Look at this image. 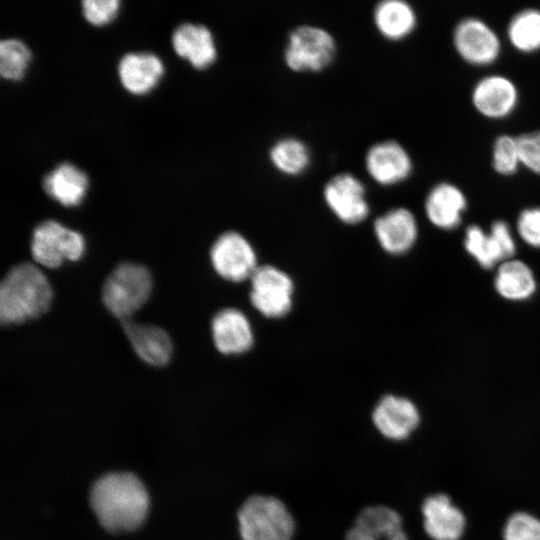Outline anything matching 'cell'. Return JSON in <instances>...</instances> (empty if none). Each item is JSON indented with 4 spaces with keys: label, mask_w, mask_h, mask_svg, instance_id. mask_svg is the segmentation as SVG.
<instances>
[{
    "label": "cell",
    "mask_w": 540,
    "mask_h": 540,
    "mask_svg": "<svg viewBox=\"0 0 540 540\" xmlns=\"http://www.w3.org/2000/svg\"><path fill=\"white\" fill-rule=\"evenodd\" d=\"M89 502L101 526L113 533L139 528L150 507L145 485L130 472L102 475L91 487Z\"/></svg>",
    "instance_id": "6da1fadb"
},
{
    "label": "cell",
    "mask_w": 540,
    "mask_h": 540,
    "mask_svg": "<svg viewBox=\"0 0 540 540\" xmlns=\"http://www.w3.org/2000/svg\"><path fill=\"white\" fill-rule=\"evenodd\" d=\"M53 293L42 271L31 263L13 267L0 286V319L15 325L37 318L50 307Z\"/></svg>",
    "instance_id": "7a4b0ae2"
},
{
    "label": "cell",
    "mask_w": 540,
    "mask_h": 540,
    "mask_svg": "<svg viewBox=\"0 0 540 540\" xmlns=\"http://www.w3.org/2000/svg\"><path fill=\"white\" fill-rule=\"evenodd\" d=\"M240 540H295L297 520L287 502L272 493L247 495L236 511Z\"/></svg>",
    "instance_id": "3957f363"
},
{
    "label": "cell",
    "mask_w": 540,
    "mask_h": 540,
    "mask_svg": "<svg viewBox=\"0 0 540 540\" xmlns=\"http://www.w3.org/2000/svg\"><path fill=\"white\" fill-rule=\"evenodd\" d=\"M152 290V278L146 267L135 263L118 265L106 279L102 299L108 311L126 319L141 308Z\"/></svg>",
    "instance_id": "277c9868"
},
{
    "label": "cell",
    "mask_w": 540,
    "mask_h": 540,
    "mask_svg": "<svg viewBox=\"0 0 540 540\" xmlns=\"http://www.w3.org/2000/svg\"><path fill=\"white\" fill-rule=\"evenodd\" d=\"M336 49V41L328 30L303 24L290 31L283 59L291 71L320 72L332 63Z\"/></svg>",
    "instance_id": "5b68a950"
},
{
    "label": "cell",
    "mask_w": 540,
    "mask_h": 540,
    "mask_svg": "<svg viewBox=\"0 0 540 540\" xmlns=\"http://www.w3.org/2000/svg\"><path fill=\"white\" fill-rule=\"evenodd\" d=\"M85 251L83 236L54 220L40 223L33 231L31 252L36 262L57 268L65 260L77 261Z\"/></svg>",
    "instance_id": "8992f818"
},
{
    "label": "cell",
    "mask_w": 540,
    "mask_h": 540,
    "mask_svg": "<svg viewBox=\"0 0 540 540\" xmlns=\"http://www.w3.org/2000/svg\"><path fill=\"white\" fill-rule=\"evenodd\" d=\"M250 280V302L267 318L287 315L293 304L294 283L291 277L272 265L258 266Z\"/></svg>",
    "instance_id": "52a82bcc"
},
{
    "label": "cell",
    "mask_w": 540,
    "mask_h": 540,
    "mask_svg": "<svg viewBox=\"0 0 540 540\" xmlns=\"http://www.w3.org/2000/svg\"><path fill=\"white\" fill-rule=\"evenodd\" d=\"M216 273L231 282L250 279L257 269V257L251 243L236 231L222 233L210 250Z\"/></svg>",
    "instance_id": "ba28073f"
},
{
    "label": "cell",
    "mask_w": 540,
    "mask_h": 540,
    "mask_svg": "<svg viewBox=\"0 0 540 540\" xmlns=\"http://www.w3.org/2000/svg\"><path fill=\"white\" fill-rule=\"evenodd\" d=\"M323 199L330 211L345 224H359L369 215L365 185L352 173L343 172L331 177L324 185Z\"/></svg>",
    "instance_id": "9c48e42d"
},
{
    "label": "cell",
    "mask_w": 540,
    "mask_h": 540,
    "mask_svg": "<svg viewBox=\"0 0 540 540\" xmlns=\"http://www.w3.org/2000/svg\"><path fill=\"white\" fill-rule=\"evenodd\" d=\"M420 420L416 404L407 397L394 394L382 396L371 412V422L378 434L394 442L408 439Z\"/></svg>",
    "instance_id": "30bf717a"
},
{
    "label": "cell",
    "mask_w": 540,
    "mask_h": 540,
    "mask_svg": "<svg viewBox=\"0 0 540 540\" xmlns=\"http://www.w3.org/2000/svg\"><path fill=\"white\" fill-rule=\"evenodd\" d=\"M452 40L457 54L470 65H490L501 53L497 33L479 18L461 20L453 31Z\"/></svg>",
    "instance_id": "8fae6325"
},
{
    "label": "cell",
    "mask_w": 540,
    "mask_h": 540,
    "mask_svg": "<svg viewBox=\"0 0 540 540\" xmlns=\"http://www.w3.org/2000/svg\"><path fill=\"white\" fill-rule=\"evenodd\" d=\"M343 540H409L400 513L387 504L360 508L345 531Z\"/></svg>",
    "instance_id": "7c38bea8"
},
{
    "label": "cell",
    "mask_w": 540,
    "mask_h": 540,
    "mask_svg": "<svg viewBox=\"0 0 540 540\" xmlns=\"http://www.w3.org/2000/svg\"><path fill=\"white\" fill-rule=\"evenodd\" d=\"M364 166L369 177L381 186H393L408 179L413 162L405 147L395 140L371 145L365 153Z\"/></svg>",
    "instance_id": "4fadbf2b"
},
{
    "label": "cell",
    "mask_w": 540,
    "mask_h": 540,
    "mask_svg": "<svg viewBox=\"0 0 540 540\" xmlns=\"http://www.w3.org/2000/svg\"><path fill=\"white\" fill-rule=\"evenodd\" d=\"M471 99L478 113L498 120L513 113L519 101V92L511 79L503 75H489L475 84Z\"/></svg>",
    "instance_id": "5bb4252c"
},
{
    "label": "cell",
    "mask_w": 540,
    "mask_h": 540,
    "mask_svg": "<svg viewBox=\"0 0 540 540\" xmlns=\"http://www.w3.org/2000/svg\"><path fill=\"white\" fill-rule=\"evenodd\" d=\"M373 227L381 248L392 255L408 252L418 237L417 220L405 207H397L380 215Z\"/></svg>",
    "instance_id": "9a60e30c"
},
{
    "label": "cell",
    "mask_w": 540,
    "mask_h": 540,
    "mask_svg": "<svg viewBox=\"0 0 540 540\" xmlns=\"http://www.w3.org/2000/svg\"><path fill=\"white\" fill-rule=\"evenodd\" d=\"M421 513L425 533L432 540H459L462 537L465 516L446 494L437 493L425 498Z\"/></svg>",
    "instance_id": "2e32d148"
},
{
    "label": "cell",
    "mask_w": 540,
    "mask_h": 540,
    "mask_svg": "<svg viewBox=\"0 0 540 540\" xmlns=\"http://www.w3.org/2000/svg\"><path fill=\"white\" fill-rule=\"evenodd\" d=\"M211 331L215 347L225 355L242 354L254 343L249 319L235 308L219 311L212 319Z\"/></svg>",
    "instance_id": "e0dca14e"
},
{
    "label": "cell",
    "mask_w": 540,
    "mask_h": 540,
    "mask_svg": "<svg viewBox=\"0 0 540 540\" xmlns=\"http://www.w3.org/2000/svg\"><path fill=\"white\" fill-rule=\"evenodd\" d=\"M467 208V198L456 185L441 182L427 194L424 209L429 222L442 230L456 228Z\"/></svg>",
    "instance_id": "ac0fdd59"
},
{
    "label": "cell",
    "mask_w": 540,
    "mask_h": 540,
    "mask_svg": "<svg viewBox=\"0 0 540 540\" xmlns=\"http://www.w3.org/2000/svg\"><path fill=\"white\" fill-rule=\"evenodd\" d=\"M174 51L197 69L212 65L217 58L214 36L202 24L183 23L172 34Z\"/></svg>",
    "instance_id": "d6986e66"
},
{
    "label": "cell",
    "mask_w": 540,
    "mask_h": 540,
    "mask_svg": "<svg viewBox=\"0 0 540 540\" xmlns=\"http://www.w3.org/2000/svg\"><path fill=\"white\" fill-rule=\"evenodd\" d=\"M164 72L161 59L150 52H129L118 64V74L123 87L133 94L150 91Z\"/></svg>",
    "instance_id": "ffe728a7"
},
{
    "label": "cell",
    "mask_w": 540,
    "mask_h": 540,
    "mask_svg": "<svg viewBox=\"0 0 540 540\" xmlns=\"http://www.w3.org/2000/svg\"><path fill=\"white\" fill-rule=\"evenodd\" d=\"M123 329L137 355L153 366L166 365L172 355L169 335L160 327L126 321Z\"/></svg>",
    "instance_id": "44dd1931"
},
{
    "label": "cell",
    "mask_w": 540,
    "mask_h": 540,
    "mask_svg": "<svg viewBox=\"0 0 540 540\" xmlns=\"http://www.w3.org/2000/svg\"><path fill=\"white\" fill-rule=\"evenodd\" d=\"M372 19L377 32L389 41L406 39L417 26L416 11L403 0L378 2L373 9Z\"/></svg>",
    "instance_id": "7402d4cb"
},
{
    "label": "cell",
    "mask_w": 540,
    "mask_h": 540,
    "mask_svg": "<svg viewBox=\"0 0 540 540\" xmlns=\"http://www.w3.org/2000/svg\"><path fill=\"white\" fill-rule=\"evenodd\" d=\"M45 192L64 206L79 205L88 189V177L77 166L65 162L57 165L43 179Z\"/></svg>",
    "instance_id": "603a6c76"
},
{
    "label": "cell",
    "mask_w": 540,
    "mask_h": 540,
    "mask_svg": "<svg viewBox=\"0 0 540 540\" xmlns=\"http://www.w3.org/2000/svg\"><path fill=\"white\" fill-rule=\"evenodd\" d=\"M494 288L508 301H525L537 290V281L530 266L519 259L502 262L495 274Z\"/></svg>",
    "instance_id": "cb8c5ba5"
},
{
    "label": "cell",
    "mask_w": 540,
    "mask_h": 540,
    "mask_svg": "<svg viewBox=\"0 0 540 540\" xmlns=\"http://www.w3.org/2000/svg\"><path fill=\"white\" fill-rule=\"evenodd\" d=\"M268 156L273 168L286 176L303 174L311 162L308 146L296 137H284L274 142Z\"/></svg>",
    "instance_id": "d4e9b609"
},
{
    "label": "cell",
    "mask_w": 540,
    "mask_h": 540,
    "mask_svg": "<svg viewBox=\"0 0 540 540\" xmlns=\"http://www.w3.org/2000/svg\"><path fill=\"white\" fill-rule=\"evenodd\" d=\"M507 37L521 53L540 50V10L527 8L515 14L508 23Z\"/></svg>",
    "instance_id": "484cf974"
},
{
    "label": "cell",
    "mask_w": 540,
    "mask_h": 540,
    "mask_svg": "<svg viewBox=\"0 0 540 540\" xmlns=\"http://www.w3.org/2000/svg\"><path fill=\"white\" fill-rule=\"evenodd\" d=\"M464 248L484 269H491L507 260L496 238L478 225H471L466 229Z\"/></svg>",
    "instance_id": "4316f807"
},
{
    "label": "cell",
    "mask_w": 540,
    "mask_h": 540,
    "mask_svg": "<svg viewBox=\"0 0 540 540\" xmlns=\"http://www.w3.org/2000/svg\"><path fill=\"white\" fill-rule=\"evenodd\" d=\"M31 59V52L24 42L9 38L0 42V72L10 80L22 78Z\"/></svg>",
    "instance_id": "83f0119b"
},
{
    "label": "cell",
    "mask_w": 540,
    "mask_h": 540,
    "mask_svg": "<svg viewBox=\"0 0 540 540\" xmlns=\"http://www.w3.org/2000/svg\"><path fill=\"white\" fill-rule=\"evenodd\" d=\"M520 163L516 137L503 134L496 138L492 149V167L502 176L516 173Z\"/></svg>",
    "instance_id": "f1b7e54d"
},
{
    "label": "cell",
    "mask_w": 540,
    "mask_h": 540,
    "mask_svg": "<svg viewBox=\"0 0 540 540\" xmlns=\"http://www.w3.org/2000/svg\"><path fill=\"white\" fill-rule=\"evenodd\" d=\"M504 540H540V520L526 512L511 515L503 530Z\"/></svg>",
    "instance_id": "f546056e"
},
{
    "label": "cell",
    "mask_w": 540,
    "mask_h": 540,
    "mask_svg": "<svg viewBox=\"0 0 540 540\" xmlns=\"http://www.w3.org/2000/svg\"><path fill=\"white\" fill-rule=\"evenodd\" d=\"M516 139L521 165L540 175V131L527 132Z\"/></svg>",
    "instance_id": "4dcf8cb0"
},
{
    "label": "cell",
    "mask_w": 540,
    "mask_h": 540,
    "mask_svg": "<svg viewBox=\"0 0 540 540\" xmlns=\"http://www.w3.org/2000/svg\"><path fill=\"white\" fill-rule=\"evenodd\" d=\"M516 227L523 242L540 249V207L524 209L518 216Z\"/></svg>",
    "instance_id": "1f68e13d"
},
{
    "label": "cell",
    "mask_w": 540,
    "mask_h": 540,
    "mask_svg": "<svg viewBox=\"0 0 540 540\" xmlns=\"http://www.w3.org/2000/svg\"><path fill=\"white\" fill-rule=\"evenodd\" d=\"M82 12L88 22L103 25L110 22L117 14L118 0H83Z\"/></svg>",
    "instance_id": "d6a6232c"
},
{
    "label": "cell",
    "mask_w": 540,
    "mask_h": 540,
    "mask_svg": "<svg viewBox=\"0 0 540 540\" xmlns=\"http://www.w3.org/2000/svg\"><path fill=\"white\" fill-rule=\"evenodd\" d=\"M490 233L500 244L507 260L512 259L516 252V243L509 225L503 220H497L491 225Z\"/></svg>",
    "instance_id": "836d02e7"
}]
</instances>
